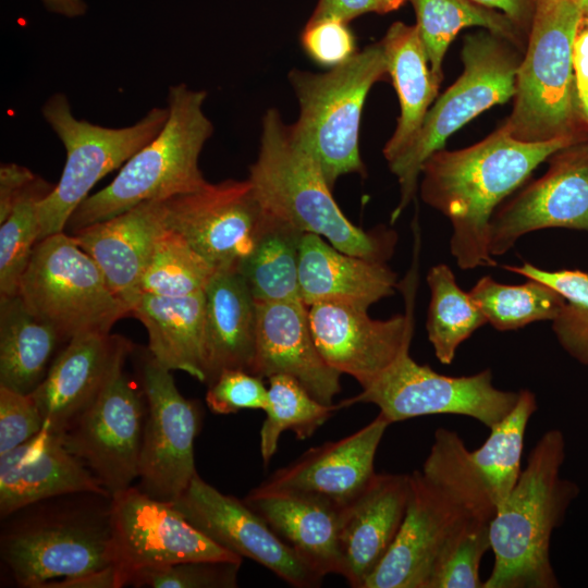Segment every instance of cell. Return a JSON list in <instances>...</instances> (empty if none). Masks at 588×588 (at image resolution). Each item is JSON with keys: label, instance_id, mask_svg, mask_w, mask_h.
<instances>
[{"label": "cell", "instance_id": "cell-1", "mask_svg": "<svg viewBox=\"0 0 588 588\" xmlns=\"http://www.w3.org/2000/svg\"><path fill=\"white\" fill-rule=\"evenodd\" d=\"M411 475L403 524L363 588H428L449 551L470 529L490 523L495 504L456 431L439 428L422 468Z\"/></svg>", "mask_w": 588, "mask_h": 588}, {"label": "cell", "instance_id": "cell-2", "mask_svg": "<svg viewBox=\"0 0 588 588\" xmlns=\"http://www.w3.org/2000/svg\"><path fill=\"white\" fill-rule=\"evenodd\" d=\"M579 140L584 139L523 142L503 123L473 146L458 150L442 148L425 161L420 196L450 220V252L461 269L497 266L488 248L494 211L538 166Z\"/></svg>", "mask_w": 588, "mask_h": 588}, {"label": "cell", "instance_id": "cell-3", "mask_svg": "<svg viewBox=\"0 0 588 588\" xmlns=\"http://www.w3.org/2000/svg\"><path fill=\"white\" fill-rule=\"evenodd\" d=\"M111 500L96 492L66 493L3 518L0 556L15 584L45 588L113 565Z\"/></svg>", "mask_w": 588, "mask_h": 588}, {"label": "cell", "instance_id": "cell-4", "mask_svg": "<svg viewBox=\"0 0 588 588\" xmlns=\"http://www.w3.org/2000/svg\"><path fill=\"white\" fill-rule=\"evenodd\" d=\"M564 458L562 431L548 430L490 522L494 563L483 588L560 587L550 560L551 536L577 494L576 485L560 475Z\"/></svg>", "mask_w": 588, "mask_h": 588}, {"label": "cell", "instance_id": "cell-5", "mask_svg": "<svg viewBox=\"0 0 588 588\" xmlns=\"http://www.w3.org/2000/svg\"><path fill=\"white\" fill-rule=\"evenodd\" d=\"M247 180L265 210L279 220L350 255L379 262L391 257L395 232H367L345 217L320 167L295 142L275 109L264 117L258 158Z\"/></svg>", "mask_w": 588, "mask_h": 588}, {"label": "cell", "instance_id": "cell-6", "mask_svg": "<svg viewBox=\"0 0 588 588\" xmlns=\"http://www.w3.org/2000/svg\"><path fill=\"white\" fill-rule=\"evenodd\" d=\"M205 90L185 84L168 93V119L156 137L135 152L112 182L84 199L70 217L64 232L118 216L142 203L166 200L205 187L199 156L213 132L203 111Z\"/></svg>", "mask_w": 588, "mask_h": 588}, {"label": "cell", "instance_id": "cell-7", "mask_svg": "<svg viewBox=\"0 0 588 588\" xmlns=\"http://www.w3.org/2000/svg\"><path fill=\"white\" fill-rule=\"evenodd\" d=\"M581 21L577 0H537L516 93L504 124L523 142L588 139L573 73V45Z\"/></svg>", "mask_w": 588, "mask_h": 588}, {"label": "cell", "instance_id": "cell-8", "mask_svg": "<svg viewBox=\"0 0 588 588\" xmlns=\"http://www.w3.org/2000/svg\"><path fill=\"white\" fill-rule=\"evenodd\" d=\"M385 74L380 41L327 73H290L299 102L292 136L316 160L331 188L341 175L366 173L358 148L360 117L368 91Z\"/></svg>", "mask_w": 588, "mask_h": 588}, {"label": "cell", "instance_id": "cell-9", "mask_svg": "<svg viewBox=\"0 0 588 588\" xmlns=\"http://www.w3.org/2000/svg\"><path fill=\"white\" fill-rule=\"evenodd\" d=\"M523 53L513 42L490 32L465 36L462 75L428 110L412 144L388 163L397 177L401 194L391 222L400 218L415 197L425 161L482 111L514 98Z\"/></svg>", "mask_w": 588, "mask_h": 588}, {"label": "cell", "instance_id": "cell-10", "mask_svg": "<svg viewBox=\"0 0 588 588\" xmlns=\"http://www.w3.org/2000/svg\"><path fill=\"white\" fill-rule=\"evenodd\" d=\"M19 295L65 343L82 333L108 334L118 320L131 315L95 260L66 232L36 244Z\"/></svg>", "mask_w": 588, "mask_h": 588}, {"label": "cell", "instance_id": "cell-11", "mask_svg": "<svg viewBox=\"0 0 588 588\" xmlns=\"http://www.w3.org/2000/svg\"><path fill=\"white\" fill-rule=\"evenodd\" d=\"M41 113L62 142L66 158L58 184L39 205L40 240L64 232L91 188L156 137L169 111L152 108L131 126L105 127L75 118L68 97L56 93L46 100Z\"/></svg>", "mask_w": 588, "mask_h": 588}, {"label": "cell", "instance_id": "cell-12", "mask_svg": "<svg viewBox=\"0 0 588 588\" xmlns=\"http://www.w3.org/2000/svg\"><path fill=\"white\" fill-rule=\"evenodd\" d=\"M518 396L519 391L495 388L490 369L469 376H445L416 363L407 352L340 406L375 404L391 424L426 415H462L490 429L512 411Z\"/></svg>", "mask_w": 588, "mask_h": 588}, {"label": "cell", "instance_id": "cell-13", "mask_svg": "<svg viewBox=\"0 0 588 588\" xmlns=\"http://www.w3.org/2000/svg\"><path fill=\"white\" fill-rule=\"evenodd\" d=\"M139 377L146 397L138 488L172 503L197 475L194 442L200 426L198 404L177 390L171 370L144 351Z\"/></svg>", "mask_w": 588, "mask_h": 588}, {"label": "cell", "instance_id": "cell-14", "mask_svg": "<svg viewBox=\"0 0 588 588\" xmlns=\"http://www.w3.org/2000/svg\"><path fill=\"white\" fill-rule=\"evenodd\" d=\"M111 531L121 587L145 568L192 560L242 561L198 530L171 503L151 498L138 487L112 497Z\"/></svg>", "mask_w": 588, "mask_h": 588}, {"label": "cell", "instance_id": "cell-15", "mask_svg": "<svg viewBox=\"0 0 588 588\" xmlns=\"http://www.w3.org/2000/svg\"><path fill=\"white\" fill-rule=\"evenodd\" d=\"M163 208L166 226L217 270H237L270 218L248 180L208 183L163 200Z\"/></svg>", "mask_w": 588, "mask_h": 588}, {"label": "cell", "instance_id": "cell-16", "mask_svg": "<svg viewBox=\"0 0 588 588\" xmlns=\"http://www.w3.org/2000/svg\"><path fill=\"white\" fill-rule=\"evenodd\" d=\"M403 284L406 313L372 319L366 308L338 301L308 306L316 346L326 363L367 388L409 352L414 332L415 278Z\"/></svg>", "mask_w": 588, "mask_h": 588}, {"label": "cell", "instance_id": "cell-17", "mask_svg": "<svg viewBox=\"0 0 588 588\" xmlns=\"http://www.w3.org/2000/svg\"><path fill=\"white\" fill-rule=\"evenodd\" d=\"M142 394L118 369L97 399L61 436L111 497L139 476L145 425Z\"/></svg>", "mask_w": 588, "mask_h": 588}, {"label": "cell", "instance_id": "cell-18", "mask_svg": "<svg viewBox=\"0 0 588 588\" xmlns=\"http://www.w3.org/2000/svg\"><path fill=\"white\" fill-rule=\"evenodd\" d=\"M549 168L501 204L489 225L492 257L507 253L527 233L551 228L588 231V139L561 148Z\"/></svg>", "mask_w": 588, "mask_h": 588}, {"label": "cell", "instance_id": "cell-19", "mask_svg": "<svg viewBox=\"0 0 588 588\" xmlns=\"http://www.w3.org/2000/svg\"><path fill=\"white\" fill-rule=\"evenodd\" d=\"M213 542L240 558L250 559L293 587L321 585L311 568L267 522L243 500L220 492L197 474L171 503Z\"/></svg>", "mask_w": 588, "mask_h": 588}, {"label": "cell", "instance_id": "cell-20", "mask_svg": "<svg viewBox=\"0 0 588 588\" xmlns=\"http://www.w3.org/2000/svg\"><path fill=\"white\" fill-rule=\"evenodd\" d=\"M131 350L126 339L110 333H82L68 341L29 394L44 429L61 437L123 367Z\"/></svg>", "mask_w": 588, "mask_h": 588}, {"label": "cell", "instance_id": "cell-21", "mask_svg": "<svg viewBox=\"0 0 588 588\" xmlns=\"http://www.w3.org/2000/svg\"><path fill=\"white\" fill-rule=\"evenodd\" d=\"M390 425L379 413L356 432L307 450L271 474L260 486L320 498L343 511L377 474L373 467L376 452Z\"/></svg>", "mask_w": 588, "mask_h": 588}, {"label": "cell", "instance_id": "cell-22", "mask_svg": "<svg viewBox=\"0 0 588 588\" xmlns=\"http://www.w3.org/2000/svg\"><path fill=\"white\" fill-rule=\"evenodd\" d=\"M256 352L252 373L286 375L326 405L341 391V373L330 367L314 341L303 302H256Z\"/></svg>", "mask_w": 588, "mask_h": 588}, {"label": "cell", "instance_id": "cell-23", "mask_svg": "<svg viewBox=\"0 0 588 588\" xmlns=\"http://www.w3.org/2000/svg\"><path fill=\"white\" fill-rule=\"evenodd\" d=\"M166 228L163 200L142 203L71 235L95 260L110 289L132 310L157 237Z\"/></svg>", "mask_w": 588, "mask_h": 588}, {"label": "cell", "instance_id": "cell-24", "mask_svg": "<svg viewBox=\"0 0 588 588\" xmlns=\"http://www.w3.org/2000/svg\"><path fill=\"white\" fill-rule=\"evenodd\" d=\"M411 475L376 474L360 495L341 512L340 547L345 579L363 588L393 544L403 524Z\"/></svg>", "mask_w": 588, "mask_h": 588}, {"label": "cell", "instance_id": "cell-25", "mask_svg": "<svg viewBox=\"0 0 588 588\" xmlns=\"http://www.w3.org/2000/svg\"><path fill=\"white\" fill-rule=\"evenodd\" d=\"M74 492L109 494L93 473L46 429L0 455V516L32 503ZM111 497V495H110Z\"/></svg>", "mask_w": 588, "mask_h": 588}, {"label": "cell", "instance_id": "cell-26", "mask_svg": "<svg viewBox=\"0 0 588 588\" xmlns=\"http://www.w3.org/2000/svg\"><path fill=\"white\" fill-rule=\"evenodd\" d=\"M322 577H345L340 547L341 510L330 502L260 485L243 500Z\"/></svg>", "mask_w": 588, "mask_h": 588}, {"label": "cell", "instance_id": "cell-27", "mask_svg": "<svg viewBox=\"0 0 588 588\" xmlns=\"http://www.w3.org/2000/svg\"><path fill=\"white\" fill-rule=\"evenodd\" d=\"M396 273L385 262L343 253L314 233H304L298 257L301 297L308 307L338 301L368 309L394 294Z\"/></svg>", "mask_w": 588, "mask_h": 588}, {"label": "cell", "instance_id": "cell-28", "mask_svg": "<svg viewBox=\"0 0 588 588\" xmlns=\"http://www.w3.org/2000/svg\"><path fill=\"white\" fill-rule=\"evenodd\" d=\"M206 302V383L224 369L252 371L257 303L237 270H217L204 290Z\"/></svg>", "mask_w": 588, "mask_h": 588}, {"label": "cell", "instance_id": "cell-29", "mask_svg": "<svg viewBox=\"0 0 588 588\" xmlns=\"http://www.w3.org/2000/svg\"><path fill=\"white\" fill-rule=\"evenodd\" d=\"M131 315L146 328L148 351L161 366L206 383L204 291L172 297L142 294Z\"/></svg>", "mask_w": 588, "mask_h": 588}, {"label": "cell", "instance_id": "cell-30", "mask_svg": "<svg viewBox=\"0 0 588 588\" xmlns=\"http://www.w3.org/2000/svg\"><path fill=\"white\" fill-rule=\"evenodd\" d=\"M380 42L401 109L396 128L383 148L389 163L416 137L440 84L432 75L416 25L395 22Z\"/></svg>", "mask_w": 588, "mask_h": 588}, {"label": "cell", "instance_id": "cell-31", "mask_svg": "<svg viewBox=\"0 0 588 588\" xmlns=\"http://www.w3.org/2000/svg\"><path fill=\"white\" fill-rule=\"evenodd\" d=\"M57 330L20 295L0 296V385L30 394L46 377L59 344Z\"/></svg>", "mask_w": 588, "mask_h": 588}, {"label": "cell", "instance_id": "cell-32", "mask_svg": "<svg viewBox=\"0 0 588 588\" xmlns=\"http://www.w3.org/2000/svg\"><path fill=\"white\" fill-rule=\"evenodd\" d=\"M416 27L428 56L432 75L443 79V60L451 41L465 27L479 26L525 50L527 37L502 12L473 0H411Z\"/></svg>", "mask_w": 588, "mask_h": 588}, {"label": "cell", "instance_id": "cell-33", "mask_svg": "<svg viewBox=\"0 0 588 588\" xmlns=\"http://www.w3.org/2000/svg\"><path fill=\"white\" fill-rule=\"evenodd\" d=\"M303 235L270 215L253 250L237 267L256 302H303L298 281Z\"/></svg>", "mask_w": 588, "mask_h": 588}, {"label": "cell", "instance_id": "cell-34", "mask_svg": "<svg viewBox=\"0 0 588 588\" xmlns=\"http://www.w3.org/2000/svg\"><path fill=\"white\" fill-rule=\"evenodd\" d=\"M534 392L519 390L512 411L490 428L481 446L468 451L473 467L487 488L495 509L506 500L522 473L520 463L527 425L537 411Z\"/></svg>", "mask_w": 588, "mask_h": 588}, {"label": "cell", "instance_id": "cell-35", "mask_svg": "<svg viewBox=\"0 0 588 588\" xmlns=\"http://www.w3.org/2000/svg\"><path fill=\"white\" fill-rule=\"evenodd\" d=\"M427 283L430 290L426 321L428 340L438 360L450 365L458 346L488 321L469 293L458 286L448 265L431 267Z\"/></svg>", "mask_w": 588, "mask_h": 588}, {"label": "cell", "instance_id": "cell-36", "mask_svg": "<svg viewBox=\"0 0 588 588\" xmlns=\"http://www.w3.org/2000/svg\"><path fill=\"white\" fill-rule=\"evenodd\" d=\"M468 293L488 323L498 331L518 330L537 321H552L565 303L556 290L534 279L514 285L485 275Z\"/></svg>", "mask_w": 588, "mask_h": 588}, {"label": "cell", "instance_id": "cell-37", "mask_svg": "<svg viewBox=\"0 0 588 588\" xmlns=\"http://www.w3.org/2000/svg\"><path fill=\"white\" fill-rule=\"evenodd\" d=\"M268 380V406L260 429V454L265 465L275 454L283 431L290 430L297 439L305 440L342 408L340 404L320 403L293 377L274 375Z\"/></svg>", "mask_w": 588, "mask_h": 588}, {"label": "cell", "instance_id": "cell-38", "mask_svg": "<svg viewBox=\"0 0 588 588\" xmlns=\"http://www.w3.org/2000/svg\"><path fill=\"white\" fill-rule=\"evenodd\" d=\"M217 269L167 226L157 237L140 281L142 294L184 296L204 291Z\"/></svg>", "mask_w": 588, "mask_h": 588}, {"label": "cell", "instance_id": "cell-39", "mask_svg": "<svg viewBox=\"0 0 588 588\" xmlns=\"http://www.w3.org/2000/svg\"><path fill=\"white\" fill-rule=\"evenodd\" d=\"M53 187L36 176L0 222V296L19 294L21 278L40 240L39 205Z\"/></svg>", "mask_w": 588, "mask_h": 588}, {"label": "cell", "instance_id": "cell-40", "mask_svg": "<svg viewBox=\"0 0 588 588\" xmlns=\"http://www.w3.org/2000/svg\"><path fill=\"white\" fill-rule=\"evenodd\" d=\"M503 268L543 282L564 297L560 314L552 320V331L571 357L588 365V272L577 269L549 271L530 262Z\"/></svg>", "mask_w": 588, "mask_h": 588}, {"label": "cell", "instance_id": "cell-41", "mask_svg": "<svg viewBox=\"0 0 588 588\" xmlns=\"http://www.w3.org/2000/svg\"><path fill=\"white\" fill-rule=\"evenodd\" d=\"M242 561L192 560L140 569L127 586L148 588H233Z\"/></svg>", "mask_w": 588, "mask_h": 588}, {"label": "cell", "instance_id": "cell-42", "mask_svg": "<svg viewBox=\"0 0 588 588\" xmlns=\"http://www.w3.org/2000/svg\"><path fill=\"white\" fill-rule=\"evenodd\" d=\"M490 523L466 532L434 569L428 588H483L480 561L490 549Z\"/></svg>", "mask_w": 588, "mask_h": 588}, {"label": "cell", "instance_id": "cell-43", "mask_svg": "<svg viewBox=\"0 0 588 588\" xmlns=\"http://www.w3.org/2000/svg\"><path fill=\"white\" fill-rule=\"evenodd\" d=\"M206 403L215 414H234L243 409L266 411L268 389L262 378L243 369H224L208 384Z\"/></svg>", "mask_w": 588, "mask_h": 588}, {"label": "cell", "instance_id": "cell-44", "mask_svg": "<svg viewBox=\"0 0 588 588\" xmlns=\"http://www.w3.org/2000/svg\"><path fill=\"white\" fill-rule=\"evenodd\" d=\"M44 428V419L29 394L0 385V455L26 443Z\"/></svg>", "mask_w": 588, "mask_h": 588}, {"label": "cell", "instance_id": "cell-45", "mask_svg": "<svg viewBox=\"0 0 588 588\" xmlns=\"http://www.w3.org/2000/svg\"><path fill=\"white\" fill-rule=\"evenodd\" d=\"M302 45L314 61L330 68L356 53L355 37L347 23L336 19L309 20L302 34Z\"/></svg>", "mask_w": 588, "mask_h": 588}, {"label": "cell", "instance_id": "cell-46", "mask_svg": "<svg viewBox=\"0 0 588 588\" xmlns=\"http://www.w3.org/2000/svg\"><path fill=\"white\" fill-rule=\"evenodd\" d=\"M36 179L25 167L16 163H3L0 168V222L11 212L14 204Z\"/></svg>", "mask_w": 588, "mask_h": 588}, {"label": "cell", "instance_id": "cell-47", "mask_svg": "<svg viewBox=\"0 0 588 588\" xmlns=\"http://www.w3.org/2000/svg\"><path fill=\"white\" fill-rule=\"evenodd\" d=\"M369 12L380 13L378 0H319L310 20L336 19L347 23Z\"/></svg>", "mask_w": 588, "mask_h": 588}, {"label": "cell", "instance_id": "cell-48", "mask_svg": "<svg viewBox=\"0 0 588 588\" xmlns=\"http://www.w3.org/2000/svg\"><path fill=\"white\" fill-rule=\"evenodd\" d=\"M573 73L579 103L588 99V21L581 19L573 45Z\"/></svg>", "mask_w": 588, "mask_h": 588}, {"label": "cell", "instance_id": "cell-49", "mask_svg": "<svg viewBox=\"0 0 588 588\" xmlns=\"http://www.w3.org/2000/svg\"><path fill=\"white\" fill-rule=\"evenodd\" d=\"M504 13L528 38L537 0H473Z\"/></svg>", "mask_w": 588, "mask_h": 588}, {"label": "cell", "instance_id": "cell-50", "mask_svg": "<svg viewBox=\"0 0 588 588\" xmlns=\"http://www.w3.org/2000/svg\"><path fill=\"white\" fill-rule=\"evenodd\" d=\"M121 580L114 565L102 569L77 576L74 578L59 579L48 583L45 588H120Z\"/></svg>", "mask_w": 588, "mask_h": 588}, {"label": "cell", "instance_id": "cell-51", "mask_svg": "<svg viewBox=\"0 0 588 588\" xmlns=\"http://www.w3.org/2000/svg\"><path fill=\"white\" fill-rule=\"evenodd\" d=\"M49 12L65 17H78L86 13L87 5L84 0H41Z\"/></svg>", "mask_w": 588, "mask_h": 588}, {"label": "cell", "instance_id": "cell-52", "mask_svg": "<svg viewBox=\"0 0 588 588\" xmlns=\"http://www.w3.org/2000/svg\"><path fill=\"white\" fill-rule=\"evenodd\" d=\"M406 0H378L380 14L388 13L399 9Z\"/></svg>", "mask_w": 588, "mask_h": 588}, {"label": "cell", "instance_id": "cell-53", "mask_svg": "<svg viewBox=\"0 0 588 588\" xmlns=\"http://www.w3.org/2000/svg\"><path fill=\"white\" fill-rule=\"evenodd\" d=\"M581 12V19L588 21V0H577Z\"/></svg>", "mask_w": 588, "mask_h": 588}, {"label": "cell", "instance_id": "cell-54", "mask_svg": "<svg viewBox=\"0 0 588 588\" xmlns=\"http://www.w3.org/2000/svg\"><path fill=\"white\" fill-rule=\"evenodd\" d=\"M579 107H580V111H581V115L584 118V121L588 127V99L581 101L579 103Z\"/></svg>", "mask_w": 588, "mask_h": 588}]
</instances>
